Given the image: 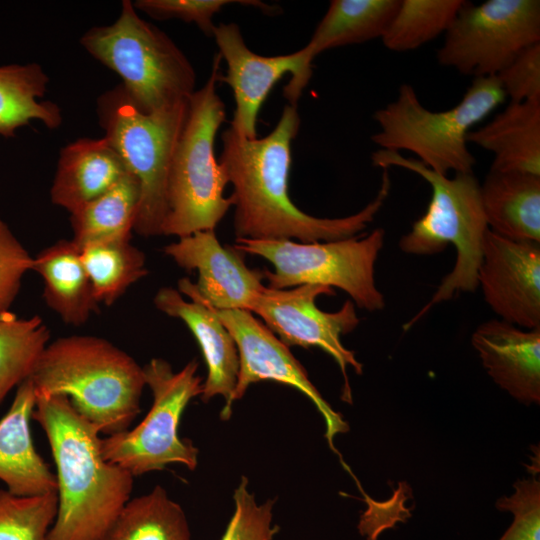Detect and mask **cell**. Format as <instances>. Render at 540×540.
<instances>
[{
  "label": "cell",
  "instance_id": "6",
  "mask_svg": "<svg viewBox=\"0 0 540 540\" xmlns=\"http://www.w3.org/2000/svg\"><path fill=\"white\" fill-rule=\"evenodd\" d=\"M505 98L496 76L475 77L457 105L435 112L421 104L410 84H403L395 100L374 113L379 131L371 140L379 149L409 151L439 174L470 173L475 158L467 134Z\"/></svg>",
  "mask_w": 540,
  "mask_h": 540
},
{
  "label": "cell",
  "instance_id": "16",
  "mask_svg": "<svg viewBox=\"0 0 540 540\" xmlns=\"http://www.w3.org/2000/svg\"><path fill=\"white\" fill-rule=\"evenodd\" d=\"M477 285L501 320L528 330L540 328V244L487 229Z\"/></svg>",
  "mask_w": 540,
  "mask_h": 540
},
{
  "label": "cell",
  "instance_id": "17",
  "mask_svg": "<svg viewBox=\"0 0 540 540\" xmlns=\"http://www.w3.org/2000/svg\"><path fill=\"white\" fill-rule=\"evenodd\" d=\"M153 301L159 311L182 320L195 337L207 366L201 399L208 402L215 396H223L226 403L221 418L229 419L239 372L238 351L232 336L212 307L196 300L187 301L176 289H159Z\"/></svg>",
  "mask_w": 540,
  "mask_h": 540
},
{
  "label": "cell",
  "instance_id": "18",
  "mask_svg": "<svg viewBox=\"0 0 540 540\" xmlns=\"http://www.w3.org/2000/svg\"><path fill=\"white\" fill-rule=\"evenodd\" d=\"M471 342L489 376L526 405L540 402V328L522 330L493 319L480 324Z\"/></svg>",
  "mask_w": 540,
  "mask_h": 540
},
{
  "label": "cell",
  "instance_id": "23",
  "mask_svg": "<svg viewBox=\"0 0 540 540\" xmlns=\"http://www.w3.org/2000/svg\"><path fill=\"white\" fill-rule=\"evenodd\" d=\"M32 270L43 280L45 303L64 323L82 326L98 310L80 250L71 239L39 252Z\"/></svg>",
  "mask_w": 540,
  "mask_h": 540
},
{
  "label": "cell",
  "instance_id": "14",
  "mask_svg": "<svg viewBox=\"0 0 540 540\" xmlns=\"http://www.w3.org/2000/svg\"><path fill=\"white\" fill-rule=\"evenodd\" d=\"M214 310L232 336L238 351L239 372L232 404L244 396L251 384L260 381L269 380L296 388L313 402L322 415L328 445L341 458L344 467L346 464L335 448L334 438L347 432L349 425L322 397L289 347L248 310Z\"/></svg>",
  "mask_w": 540,
  "mask_h": 540
},
{
  "label": "cell",
  "instance_id": "19",
  "mask_svg": "<svg viewBox=\"0 0 540 540\" xmlns=\"http://www.w3.org/2000/svg\"><path fill=\"white\" fill-rule=\"evenodd\" d=\"M36 404L31 379L21 383L13 402L0 418V480L17 496L57 492L56 475L36 451L30 419Z\"/></svg>",
  "mask_w": 540,
  "mask_h": 540
},
{
  "label": "cell",
  "instance_id": "37",
  "mask_svg": "<svg viewBox=\"0 0 540 540\" xmlns=\"http://www.w3.org/2000/svg\"><path fill=\"white\" fill-rule=\"evenodd\" d=\"M367 509L361 514L358 523L359 533L366 540H378L379 534L388 528H392L396 522H405L411 516L404 501L409 498V486L405 482L399 483V488L394 491L393 497L385 502L374 501L363 488L359 489Z\"/></svg>",
  "mask_w": 540,
  "mask_h": 540
},
{
  "label": "cell",
  "instance_id": "21",
  "mask_svg": "<svg viewBox=\"0 0 540 540\" xmlns=\"http://www.w3.org/2000/svg\"><path fill=\"white\" fill-rule=\"evenodd\" d=\"M488 229L515 241L540 244V176L490 170L480 184Z\"/></svg>",
  "mask_w": 540,
  "mask_h": 540
},
{
  "label": "cell",
  "instance_id": "7",
  "mask_svg": "<svg viewBox=\"0 0 540 540\" xmlns=\"http://www.w3.org/2000/svg\"><path fill=\"white\" fill-rule=\"evenodd\" d=\"M82 47L114 71L128 99L143 113L189 100L195 91V70L174 41L142 19L124 0L119 17L95 26L80 39Z\"/></svg>",
  "mask_w": 540,
  "mask_h": 540
},
{
  "label": "cell",
  "instance_id": "31",
  "mask_svg": "<svg viewBox=\"0 0 540 540\" xmlns=\"http://www.w3.org/2000/svg\"><path fill=\"white\" fill-rule=\"evenodd\" d=\"M57 506V492L17 496L0 490V540H46Z\"/></svg>",
  "mask_w": 540,
  "mask_h": 540
},
{
  "label": "cell",
  "instance_id": "4",
  "mask_svg": "<svg viewBox=\"0 0 540 540\" xmlns=\"http://www.w3.org/2000/svg\"><path fill=\"white\" fill-rule=\"evenodd\" d=\"M371 159L374 166L382 169L394 166L412 171L431 187V199L425 214L401 237L399 248L413 255L436 254L448 244L456 250L453 269L442 280L431 300L409 323L410 326L432 306L450 300L460 292L474 291L478 286L483 238L488 229L480 183L473 172L456 173L448 178L400 152L378 149L372 153Z\"/></svg>",
  "mask_w": 540,
  "mask_h": 540
},
{
  "label": "cell",
  "instance_id": "33",
  "mask_svg": "<svg viewBox=\"0 0 540 540\" xmlns=\"http://www.w3.org/2000/svg\"><path fill=\"white\" fill-rule=\"evenodd\" d=\"M234 512L220 540H272L279 526L272 524L275 500L259 504L242 477L234 494Z\"/></svg>",
  "mask_w": 540,
  "mask_h": 540
},
{
  "label": "cell",
  "instance_id": "24",
  "mask_svg": "<svg viewBox=\"0 0 540 540\" xmlns=\"http://www.w3.org/2000/svg\"><path fill=\"white\" fill-rule=\"evenodd\" d=\"M399 0H332L302 48L307 59L325 50L382 38L396 13Z\"/></svg>",
  "mask_w": 540,
  "mask_h": 540
},
{
  "label": "cell",
  "instance_id": "32",
  "mask_svg": "<svg viewBox=\"0 0 540 540\" xmlns=\"http://www.w3.org/2000/svg\"><path fill=\"white\" fill-rule=\"evenodd\" d=\"M231 4L257 7L269 14L278 11V7L256 0H137L133 3L136 10H141L155 19L175 18L194 23L208 37L212 36L216 26L213 23L214 15Z\"/></svg>",
  "mask_w": 540,
  "mask_h": 540
},
{
  "label": "cell",
  "instance_id": "15",
  "mask_svg": "<svg viewBox=\"0 0 540 540\" xmlns=\"http://www.w3.org/2000/svg\"><path fill=\"white\" fill-rule=\"evenodd\" d=\"M163 251L179 267L198 273L197 283L180 279L178 291L216 310L250 311L265 288L263 270L249 268L234 246L221 245L215 230L181 237Z\"/></svg>",
  "mask_w": 540,
  "mask_h": 540
},
{
  "label": "cell",
  "instance_id": "28",
  "mask_svg": "<svg viewBox=\"0 0 540 540\" xmlns=\"http://www.w3.org/2000/svg\"><path fill=\"white\" fill-rule=\"evenodd\" d=\"M130 240L93 243L79 249L98 304L112 305L148 274L144 253Z\"/></svg>",
  "mask_w": 540,
  "mask_h": 540
},
{
  "label": "cell",
  "instance_id": "9",
  "mask_svg": "<svg viewBox=\"0 0 540 540\" xmlns=\"http://www.w3.org/2000/svg\"><path fill=\"white\" fill-rule=\"evenodd\" d=\"M385 240L377 228L364 237L302 243L290 239L236 238L234 248L269 261L274 271L263 270L269 288L300 285L336 287L359 308L373 312L384 308L383 294L375 283V264Z\"/></svg>",
  "mask_w": 540,
  "mask_h": 540
},
{
  "label": "cell",
  "instance_id": "12",
  "mask_svg": "<svg viewBox=\"0 0 540 540\" xmlns=\"http://www.w3.org/2000/svg\"><path fill=\"white\" fill-rule=\"evenodd\" d=\"M320 295H334L333 288L308 284L289 289L265 286L250 312L258 315L286 346L319 347L329 354L344 377L342 400L351 403L347 367L360 375L363 366L354 352L343 346L341 336L353 331L360 320L351 300L336 312L320 310L315 303Z\"/></svg>",
  "mask_w": 540,
  "mask_h": 540
},
{
  "label": "cell",
  "instance_id": "20",
  "mask_svg": "<svg viewBox=\"0 0 540 540\" xmlns=\"http://www.w3.org/2000/svg\"><path fill=\"white\" fill-rule=\"evenodd\" d=\"M128 173L104 136L78 139L60 152L50 189L51 201L72 214L107 192Z\"/></svg>",
  "mask_w": 540,
  "mask_h": 540
},
{
  "label": "cell",
  "instance_id": "27",
  "mask_svg": "<svg viewBox=\"0 0 540 540\" xmlns=\"http://www.w3.org/2000/svg\"><path fill=\"white\" fill-rule=\"evenodd\" d=\"M103 540H192L180 504L161 485L130 498Z\"/></svg>",
  "mask_w": 540,
  "mask_h": 540
},
{
  "label": "cell",
  "instance_id": "29",
  "mask_svg": "<svg viewBox=\"0 0 540 540\" xmlns=\"http://www.w3.org/2000/svg\"><path fill=\"white\" fill-rule=\"evenodd\" d=\"M49 340L50 331L40 316L0 314V405L12 389L31 377Z\"/></svg>",
  "mask_w": 540,
  "mask_h": 540
},
{
  "label": "cell",
  "instance_id": "10",
  "mask_svg": "<svg viewBox=\"0 0 540 540\" xmlns=\"http://www.w3.org/2000/svg\"><path fill=\"white\" fill-rule=\"evenodd\" d=\"M198 368L196 359L179 371L162 358H153L143 366L145 383L153 395L152 406L134 428L101 437L103 457L133 477L161 471L171 464L194 470L199 451L190 440L180 438L178 427L188 403L202 394Z\"/></svg>",
  "mask_w": 540,
  "mask_h": 540
},
{
  "label": "cell",
  "instance_id": "22",
  "mask_svg": "<svg viewBox=\"0 0 540 540\" xmlns=\"http://www.w3.org/2000/svg\"><path fill=\"white\" fill-rule=\"evenodd\" d=\"M466 140L493 154L490 170L540 176V101L510 102Z\"/></svg>",
  "mask_w": 540,
  "mask_h": 540
},
{
  "label": "cell",
  "instance_id": "8",
  "mask_svg": "<svg viewBox=\"0 0 540 540\" xmlns=\"http://www.w3.org/2000/svg\"><path fill=\"white\" fill-rule=\"evenodd\" d=\"M188 102L143 113L128 99L121 85L98 100L104 137L139 184L134 231L143 237L162 235L168 213L169 172L187 119Z\"/></svg>",
  "mask_w": 540,
  "mask_h": 540
},
{
  "label": "cell",
  "instance_id": "26",
  "mask_svg": "<svg viewBox=\"0 0 540 540\" xmlns=\"http://www.w3.org/2000/svg\"><path fill=\"white\" fill-rule=\"evenodd\" d=\"M140 199L138 181L125 175L107 192L70 214L72 241L85 245L114 240H130Z\"/></svg>",
  "mask_w": 540,
  "mask_h": 540
},
{
  "label": "cell",
  "instance_id": "35",
  "mask_svg": "<svg viewBox=\"0 0 540 540\" xmlns=\"http://www.w3.org/2000/svg\"><path fill=\"white\" fill-rule=\"evenodd\" d=\"M33 260L34 257L0 220V314L9 311L24 275L33 268Z\"/></svg>",
  "mask_w": 540,
  "mask_h": 540
},
{
  "label": "cell",
  "instance_id": "34",
  "mask_svg": "<svg viewBox=\"0 0 540 540\" xmlns=\"http://www.w3.org/2000/svg\"><path fill=\"white\" fill-rule=\"evenodd\" d=\"M515 492L497 500L495 507L513 514V521L499 540H540V482L522 479L514 484Z\"/></svg>",
  "mask_w": 540,
  "mask_h": 540
},
{
  "label": "cell",
  "instance_id": "1",
  "mask_svg": "<svg viewBox=\"0 0 540 540\" xmlns=\"http://www.w3.org/2000/svg\"><path fill=\"white\" fill-rule=\"evenodd\" d=\"M299 127L297 108L288 104L263 138H242L231 127L222 133L218 161L233 186L236 238L302 243L346 239L367 228L384 205L391 187L387 169H383L377 196L352 215L319 218L300 210L288 192L291 143Z\"/></svg>",
  "mask_w": 540,
  "mask_h": 540
},
{
  "label": "cell",
  "instance_id": "2",
  "mask_svg": "<svg viewBox=\"0 0 540 540\" xmlns=\"http://www.w3.org/2000/svg\"><path fill=\"white\" fill-rule=\"evenodd\" d=\"M32 419L56 467L57 514L46 540H103L131 498L134 477L103 457L99 431L67 397L36 396Z\"/></svg>",
  "mask_w": 540,
  "mask_h": 540
},
{
  "label": "cell",
  "instance_id": "36",
  "mask_svg": "<svg viewBox=\"0 0 540 540\" xmlns=\"http://www.w3.org/2000/svg\"><path fill=\"white\" fill-rule=\"evenodd\" d=\"M496 77L510 102L540 101V42L523 50Z\"/></svg>",
  "mask_w": 540,
  "mask_h": 540
},
{
  "label": "cell",
  "instance_id": "13",
  "mask_svg": "<svg viewBox=\"0 0 540 540\" xmlns=\"http://www.w3.org/2000/svg\"><path fill=\"white\" fill-rule=\"evenodd\" d=\"M212 37L219 49L218 54L227 65L226 74H219L218 82L226 83L234 96L235 110L230 127L242 138L255 139L258 112L273 86L284 74L290 73L284 96L290 105L296 106L311 79L312 62L302 48L278 56H262L253 52L234 22L216 25Z\"/></svg>",
  "mask_w": 540,
  "mask_h": 540
},
{
  "label": "cell",
  "instance_id": "5",
  "mask_svg": "<svg viewBox=\"0 0 540 540\" xmlns=\"http://www.w3.org/2000/svg\"><path fill=\"white\" fill-rule=\"evenodd\" d=\"M221 57L212 60L205 84L188 102L187 119L177 143L168 180V213L162 235L178 238L215 230L233 199L224 196L228 179L215 156L216 134L225 121V104L217 94Z\"/></svg>",
  "mask_w": 540,
  "mask_h": 540
},
{
  "label": "cell",
  "instance_id": "30",
  "mask_svg": "<svg viewBox=\"0 0 540 540\" xmlns=\"http://www.w3.org/2000/svg\"><path fill=\"white\" fill-rule=\"evenodd\" d=\"M466 1L464 0H400L388 28L383 45L394 52L419 48L446 33Z\"/></svg>",
  "mask_w": 540,
  "mask_h": 540
},
{
  "label": "cell",
  "instance_id": "11",
  "mask_svg": "<svg viewBox=\"0 0 540 540\" xmlns=\"http://www.w3.org/2000/svg\"><path fill=\"white\" fill-rule=\"evenodd\" d=\"M539 42V0L466 1L445 33L437 60L474 78L496 76Z\"/></svg>",
  "mask_w": 540,
  "mask_h": 540
},
{
  "label": "cell",
  "instance_id": "3",
  "mask_svg": "<svg viewBox=\"0 0 540 540\" xmlns=\"http://www.w3.org/2000/svg\"><path fill=\"white\" fill-rule=\"evenodd\" d=\"M31 379L36 396L62 395L105 436L129 429L140 413L143 367L110 341L72 335L49 342Z\"/></svg>",
  "mask_w": 540,
  "mask_h": 540
},
{
  "label": "cell",
  "instance_id": "25",
  "mask_svg": "<svg viewBox=\"0 0 540 540\" xmlns=\"http://www.w3.org/2000/svg\"><path fill=\"white\" fill-rule=\"evenodd\" d=\"M49 77L36 63L0 67V135L37 120L55 129L62 123L60 107L44 101Z\"/></svg>",
  "mask_w": 540,
  "mask_h": 540
}]
</instances>
